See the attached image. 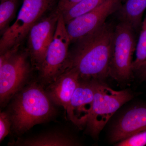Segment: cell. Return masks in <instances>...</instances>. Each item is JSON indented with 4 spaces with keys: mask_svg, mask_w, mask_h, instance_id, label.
I'll use <instances>...</instances> for the list:
<instances>
[{
    "mask_svg": "<svg viewBox=\"0 0 146 146\" xmlns=\"http://www.w3.org/2000/svg\"><path fill=\"white\" fill-rule=\"evenodd\" d=\"M115 26L106 22L78 39L69 51L66 69H74L80 79L104 81L110 76Z\"/></svg>",
    "mask_w": 146,
    "mask_h": 146,
    "instance_id": "cell-1",
    "label": "cell"
},
{
    "mask_svg": "<svg viewBox=\"0 0 146 146\" xmlns=\"http://www.w3.org/2000/svg\"><path fill=\"white\" fill-rule=\"evenodd\" d=\"M11 132L21 136L34 126L50 121L56 115L55 105L38 80L30 81L9 102Z\"/></svg>",
    "mask_w": 146,
    "mask_h": 146,
    "instance_id": "cell-2",
    "label": "cell"
},
{
    "mask_svg": "<svg viewBox=\"0 0 146 146\" xmlns=\"http://www.w3.org/2000/svg\"><path fill=\"white\" fill-rule=\"evenodd\" d=\"M20 45L0 55V104L4 107L15 94L30 82L32 65L27 50H19Z\"/></svg>",
    "mask_w": 146,
    "mask_h": 146,
    "instance_id": "cell-3",
    "label": "cell"
},
{
    "mask_svg": "<svg viewBox=\"0 0 146 146\" xmlns=\"http://www.w3.org/2000/svg\"><path fill=\"white\" fill-rule=\"evenodd\" d=\"M94 80L95 94L93 108L85 126V132L96 138L109 120L123 106L133 99L129 89L117 91L104 81Z\"/></svg>",
    "mask_w": 146,
    "mask_h": 146,
    "instance_id": "cell-4",
    "label": "cell"
},
{
    "mask_svg": "<svg viewBox=\"0 0 146 146\" xmlns=\"http://www.w3.org/2000/svg\"><path fill=\"white\" fill-rule=\"evenodd\" d=\"M136 33L125 22L119 21L115 26L110 76L118 82L128 81L134 74L133 56L137 43Z\"/></svg>",
    "mask_w": 146,
    "mask_h": 146,
    "instance_id": "cell-5",
    "label": "cell"
},
{
    "mask_svg": "<svg viewBox=\"0 0 146 146\" xmlns=\"http://www.w3.org/2000/svg\"><path fill=\"white\" fill-rule=\"evenodd\" d=\"M71 39L63 15L60 14L53 38L39 70L38 81L44 86L54 81L66 70Z\"/></svg>",
    "mask_w": 146,
    "mask_h": 146,
    "instance_id": "cell-6",
    "label": "cell"
},
{
    "mask_svg": "<svg viewBox=\"0 0 146 146\" xmlns=\"http://www.w3.org/2000/svg\"><path fill=\"white\" fill-rule=\"evenodd\" d=\"M51 4L49 0H23L16 21L3 33L0 40V54L21 45Z\"/></svg>",
    "mask_w": 146,
    "mask_h": 146,
    "instance_id": "cell-7",
    "label": "cell"
},
{
    "mask_svg": "<svg viewBox=\"0 0 146 146\" xmlns=\"http://www.w3.org/2000/svg\"><path fill=\"white\" fill-rule=\"evenodd\" d=\"M60 15L54 11L36 22L29 32L27 50L33 67L38 70L44 62L52 41Z\"/></svg>",
    "mask_w": 146,
    "mask_h": 146,
    "instance_id": "cell-8",
    "label": "cell"
},
{
    "mask_svg": "<svg viewBox=\"0 0 146 146\" xmlns=\"http://www.w3.org/2000/svg\"><path fill=\"white\" fill-rule=\"evenodd\" d=\"M122 4V0H106L93 10L66 24L71 43L102 26L108 17L117 12Z\"/></svg>",
    "mask_w": 146,
    "mask_h": 146,
    "instance_id": "cell-9",
    "label": "cell"
},
{
    "mask_svg": "<svg viewBox=\"0 0 146 146\" xmlns=\"http://www.w3.org/2000/svg\"><path fill=\"white\" fill-rule=\"evenodd\" d=\"M146 129V105L131 104L117 114L110 127L108 139L116 144Z\"/></svg>",
    "mask_w": 146,
    "mask_h": 146,
    "instance_id": "cell-10",
    "label": "cell"
},
{
    "mask_svg": "<svg viewBox=\"0 0 146 146\" xmlns=\"http://www.w3.org/2000/svg\"><path fill=\"white\" fill-rule=\"evenodd\" d=\"M94 94V80L80 79L65 110L69 119L79 128L86 125L93 108Z\"/></svg>",
    "mask_w": 146,
    "mask_h": 146,
    "instance_id": "cell-11",
    "label": "cell"
},
{
    "mask_svg": "<svg viewBox=\"0 0 146 146\" xmlns=\"http://www.w3.org/2000/svg\"><path fill=\"white\" fill-rule=\"evenodd\" d=\"M79 74L75 70L68 68L54 81L47 85V96L56 106L66 110L80 80Z\"/></svg>",
    "mask_w": 146,
    "mask_h": 146,
    "instance_id": "cell-12",
    "label": "cell"
},
{
    "mask_svg": "<svg viewBox=\"0 0 146 146\" xmlns=\"http://www.w3.org/2000/svg\"><path fill=\"white\" fill-rule=\"evenodd\" d=\"M81 144L76 136L68 131L56 129L45 131L26 138H18L9 146H76Z\"/></svg>",
    "mask_w": 146,
    "mask_h": 146,
    "instance_id": "cell-13",
    "label": "cell"
},
{
    "mask_svg": "<svg viewBox=\"0 0 146 146\" xmlns=\"http://www.w3.org/2000/svg\"><path fill=\"white\" fill-rule=\"evenodd\" d=\"M106 0H82L62 13L65 24L98 6Z\"/></svg>",
    "mask_w": 146,
    "mask_h": 146,
    "instance_id": "cell-14",
    "label": "cell"
},
{
    "mask_svg": "<svg viewBox=\"0 0 146 146\" xmlns=\"http://www.w3.org/2000/svg\"><path fill=\"white\" fill-rule=\"evenodd\" d=\"M140 36L137 43L136 58L133 62V70L135 73L146 60V16L141 25Z\"/></svg>",
    "mask_w": 146,
    "mask_h": 146,
    "instance_id": "cell-15",
    "label": "cell"
},
{
    "mask_svg": "<svg viewBox=\"0 0 146 146\" xmlns=\"http://www.w3.org/2000/svg\"><path fill=\"white\" fill-rule=\"evenodd\" d=\"M0 4V30L5 29L13 16L18 0H1Z\"/></svg>",
    "mask_w": 146,
    "mask_h": 146,
    "instance_id": "cell-16",
    "label": "cell"
},
{
    "mask_svg": "<svg viewBox=\"0 0 146 146\" xmlns=\"http://www.w3.org/2000/svg\"><path fill=\"white\" fill-rule=\"evenodd\" d=\"M116 146H144L146 145V129L115 144Z\"/></svg>",
    "mask_w": 146,
    "mask_h": 146,
    "instance_id": "cell-17",
    "label": "cell"
},
{
    "mask_svg": "<svg viewBox=\"0 0 146 146\" xmlns=\"http://www.w3.org/2000/svg\"><path fill=\"white\" fill-rule=\"evenodd\" d=\"M11 119L7 111L0 113V142H2L11 131Z\"/></svg>",
    "mask_w": 146,
    "mask_h": 146,
    "instance_id": "cell-18",
    "label": "cell"
},
{
    "mask_svg": "<svg viewBox=\"0 0 146 146\" xmlns=\"http://www.w3.org/2000/svg\"><path fill=\"white\" fill-rule=\"evenodd\" d=\"M82 0H59L55 11L62 14Z\"/></svg>",
    "mask_w": 146,
    "mask_h": 146,
    "instance_id": "cell-19",
    "label": "cell"
},
{
    "mask_svg": "<svg viewBox=\"0 0 146 146\" xmlns=\"http://www.w3.org/2000/svg\"><path fill=\"white\" fill-rule=\"evenodd\" d=\"M135 73L141 81L146 80V60Z\"/></svg>",
    "mask_w": 146,
    "mask_h": 146,
    "instance_id": "cell-20",
    "label": "cell"
},
{
    "mask_svg": "<svg viewBox=\"0 0 146 146\" xmlns=\"http://www.w3.org/2000/svg\"><path fill=\"white\" fill-rule=\"evenodd\" d=\"M137 5L142 7H146V0H132Z\"/></svg>",
    "mask_w": 146,
    "mask_h": 146,
    "instance_id": "cell-21",
    "label": "cell"
},
{
    "mask_svg": "<svg viewBox=\"0 0 146 146\" xmlns=\"http://www.w3.org/2000/svg\"><path fill=\"white\" fill-rule=\"evenodd\" d=\"M49 1L52 4L53 2V1L54 0H49Z\"/></svg>",
    "mask_w": 146,
    "mask_h": 146,
    "instance_id": "cell-22",
    "label": "cell"
},
{
    "mask_svg": "<svg viewBox=\"0 0 146 146\" xmlns=\"http://www.w3.org/2000/svg\"><path fill=\"white\" fill-rule=\"evenodd\" d=\"M127 0H122V3H124Z\"/></svg>",
    "mask_w": 146,
    "mask_h": 146,
    "instance_id": "cell-23",
    "label": "cell"
}]
</instances>
